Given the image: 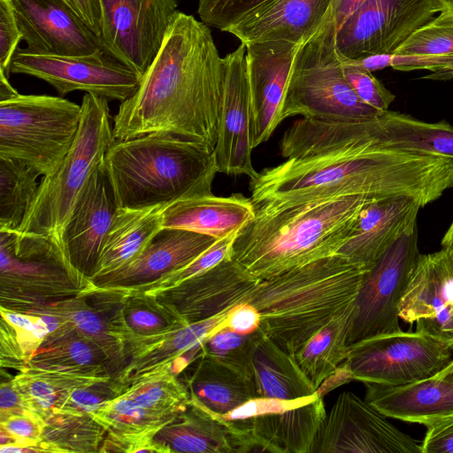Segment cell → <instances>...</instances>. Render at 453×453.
<instances>
[{"label": "cell", "mask_w": 453, "mask_h": 453, "mask_svg": "<svg viewBox=\"0 0 453 453\" xmlns=\"http://www.w3.org/2000/svg\"><path fill=\"white\" fill-rule=\"evenodd\" d=\"M445 10L453 11V0H441Z\"/></svg>", "instance_id": "cell-60"}, {"label": "cell", "mask_w": 453, "mask_h": 453, "mask_svg": "<svg viewBox=\"0 0 453 453\" xmlns=\"http://www.w3.org/2000/svg\"><path fill=\"white\" fill-rule=\"evenodd\" d=\"M217 240L189 230L164 227L131 262L89 280L97 288L137 289L187 266Z\"/></svg>", "instance_id": "cell-24"}, {"label": "cell", "mask_w": 453, "mask_h": 453, "mask_svg": "<svg viewBox=\"0 0 453 453\" xmlns=\"http://www.w3.org/2000/svg\"><path fill=\"white\" fill-rule=\"evenodd\" d=\"M340 59L344 75L357 97L377 111L389 110L395 96L373 76L372 72L350 60L341 58Z\"/></svg>", "instance_id": "cell-48"}, {"label": "cell", "mask_w": 453, "mask_h": 453, "mask_svg": "<svg viewBox=\"0 0 453 453\" xmlns=\"http://www.w3.org/2000/svg\"><path fill=\"white\" fill-rule=\"evenodd\" d=\"M388 65L397 71H432L424 79H453V11L441 12L412 33L388 54Z\"/></svg>", "instance_id": "cell-32"}, {"label": "cell", "mask_w": 453, "mask_h": 453, "mask_svg": "<svg viewBox=\"0 0 453 453\" xmlns=\"http://www.w3.org/2000/svg\"><path fill=\"white\" fill-rule=\"evenodd\" d=\"M346 196L287 206L255 205L236 234L230 257L260 281L334 255L372 200Z\"/></svg>", "instance_id": "cell-3"}, {"label": "cell", "mask_w": 453, "mask_h": 453, "mask_svg": "<svg viewBox=\"0 0 453 453\" xmlns=\"http://www.w3.org/2000/svg\"><path fill=\"white\" fill-rule=\"evenodd\" d=\"M190 402L223 416L257 397L251 380L234 369L202 355L179 375Z\"/></svg>", "instance_id": "cell-31"}, {"label": "cell", "mask_w": 453, "mask_h": 453, "mask_svg": "<svg viewBox=\"0 0 453 453\" xmlns=\"http://www.w3.org/2000/svg\"><path fill=\"white\" fill-rule=\"evenodd\" d=\"M259 311L250 303L231 308L225 319V326L241 334H250L260 328Z\"/></svg>", "instance_id": "cell-53"}, {"label": "cell", "mask_w": 453, "mask_h": 453, "mask_svg": "<svg viewBox=\"0 0 453 453\" xmlns=\"http://www.w3.org/2000/svg\"><path fill=\"white\" fill-rule=\"evenodd\" d=\"M251 381L257 397L295 400L317 394L295 357L278 347L264 332L253 354Z\"/></svg>", "instance_id": "cell-34"}, {"label": "cell", "mask_w": 453, "mask_h": 453, "mask_svg": "<svg viewBox=\"0 0 453 453\" xmlns=\"http://www.w3.org/2000/svg\"><path fill=\"white\" fill-rule=\"evenodd\" d=\"M120 395L166 417H175L190 403L186 386L173 372L142 378L124 388Z\"/></svg>", "instance_id": "cell-41"}, {"label": "cell", "mask_w": 453, "mask_h": 453, "mask_svg": "<svg viewBox=\"0 0 453 453\" xmlns=\"http://www.w3.org/2000/svg\"><path fill=\"white\" fill-rule=\"evenodd\" d=\"M165 206L118 207L89 279L116 271L134 259L164 228Z\"/></svg>", "instance_id": "cell-33"}, {"label": "cell", "mask_w": 453, "mask_h": 453, "mask_svg": "<svg viewBox=\"0 0 453 453\" xmlns=\"http://www.w3.org/2000/svg\"><path fill=\"white\" fill-rule=\"evenodd\" d=\"M228 311L154 336H128L125 363L112 376L120 394L124 388L144 377L166 372L178 376L187 367L184 355L202 347L211 334L225 326Z\"/></svg>", "instance_id": "cell-23"}, {"label": "cell", "mask_w": 453, "mask_h": 453, "mask_svg": "<svg viewBox=\"0 0 453 453\" xmlns=\"http://www.w3.org/2000/svg\"><path fill=\"white\" fill-rule=\"evenodd\" d=\"M153 441L161 453H246L255 449L244 430L191 402Z\"/></svg>", "instance_id": "cell-27"}, {"label": "cell", "mask_w": 453, "mask_h": 453, "mask_svg": "<svg viewBox=\"0 0 453 453\" xmlns=\"http://www.w3.org/2000/svg\"><path fill=\"white\" fill-rule=\"evenodd\" d=\"M119 395L120 388L111 377L87 387L73 389L65 398L58 410L90 414Z\"/></svg>", "instance_id": "cell-49"}, {"label": "cell", "mask_w": 453, "mask_h": 453, "mask_svg": "<svg viewBox=\"0 0 453 453\" xmlns=\"http://www.w3.org/2000/svg\"><path fill=\"white\" fill-rule=\"evenodd\" d=\"M263 331L241 334L223 326L202 343L203 356L215 359L251 380L252 357Z\"/></svg>", "instance_id": "cell-43"}, {"label": "cell", "mask_w": 453, "mask_h": 453, "mask_svg": "<svg viewBox=\"0 0 453 453\" xmlns=\"http://www.w3.org/2000/svg\"><path fill=\"white\" fill-rule=\"evenodd\" d=\"M123 319L128 330L126 339L131 335L154 336L188 325L160 304L154 296L137 290H127Z\"/></svg>", "instance_id": "cell-42"}, {"label": "cell", "mask_w": 453, "mask_h": 453, "mask_svg": "<svg viewBox=\"0 0 453 453\" xmlns=\"http://www.w3.org/2000/svg\"><path fill=\"white\" fill-rule=\"evenodd\" d=\"M28 412L33 411L28 408L22 398L12 378L4 381L3 380L0 387V418L11 414H23Z\"/></svg>", "instance_id": "cell-54"}, {"label": "cell", "mask_w": 453, "mask_h": 453, "mask_svg": "<svg viewBox=\"0 0 453 453\" xmlns=\"http://www.w3.org/2000/svg\"><path fill=\"white\" fill-rule=\"evenodd\" d=\"M64 1L100 39L102 19L100 0Z\"/></svg>", "instance_id": "cell-55"}, {"label": "cell", "mask_w": 453, "mask_h": 453, "mask_svg": "<svg viewBox=\"0 0 453 453\" xmlns=\"http://www.w3.org/2000/svg\"><path fill=\"white\" fill-rule=\"evenodd\" d=\"M75 140L60 164L42 176L18 229L52 236L63 245L66 222L89 176L115 142L108 101L86 93Z\"/></svg>", "instance_id": "cell-6"}, {"label": "cell", "mask_w": 453, "mask_h": 453, "mask_svg": "<svg viewBox=\"0 0 453 453\" xmlns=\"http://www.w3.org/2000/svg\"><path fill=\"white\" fill-rule=\"evenodd\" d=\"M27 50L82 56L103 50L99 37L64 0H12Z\"/></svg>", "instance_id": "cell-20"}, {"label": "cell", "mask_w": 453, "mask_h": 453, "mask_svg": "<svg viewBox=\"0 0 453 453\" xmlns=\"http://www.w3.org/2000/svg\"><path fill=\"white\" fill-rule=\"evenodd\" d=\"M90 414L107 433L138 440H152L174 418L146 410L123 395L109 400Z\"/></svg>", "instance_id": "cell-40"}, {"label": "cell", "mask_w": 453, "mask_h": 453, "mask_svg": "<svg viewBox=\"0 0 453 453\" xmlns=\"http://www.w3.org/2000/svg\"><path fill=\"white\" fill-rule=\"evenodd\" d=\"M399 317L453 349V270L441 249L420 254L399 306Z\"/></svg>", "instance_id": "cell-21"}, {"label": "cell", "mask_w": 453, "mask_h": 453, "mask_svg": "<svg viewBox=\"0 0 453 453\" xmlns=\"http://www.w3.org/2000/svg\"><path fill=\"white\" fill-rule=\"evenodd\" d=\"M334 0H271L227 32L242 43L287 41L304 44L325 25Z\"/></svg>", "instance_id": "cell-25"}, {"label": "cell", "mask_w": 453, "mask_h": 453, "mask_svg": "<svg viewBox=\"0 0 453 453\" xmlns=\"http://www.w3.org/2000/svg\"><path fill=\"white\" fill-rule=\"evenodd\" d=\"M452 350L429 334L401 330L349 345L342 365L362 383L399 387L436 375L452 359Z\"/></svg>", "instance_id": "cell-11"}, {"label": "cell", "mask_w": 453, "mask_h": 453, "mask_svg": "<svg viewBox=\"0 0 453 453\" xmlns=\"http://www.w3.org/2000/svg\"><path fill=\"white\" fill-rule=\"evenodd\" d=\"M250 96L251 145L266 142L280 124V114L294 58L301 45L287 41L246 43Z\"/></svg>", "instance_id": "cell-19"}, {"label": "cell", "mask_w": 453, "mask_h": 453, "mask_svg": "<svg viewBox=\"0 0 453 453\" xmlns=\"http://www.w3.org/2000/svg\"><path fill=\"white\" fill-rule=\"evenodd\" d=\"M44 420L33 412L11 414L0 418V428L6 431L14 443L39 448L42 438Z\"/></svg>", "instance_id": "cell-50"}, {"label": "cell", "mask_w": 453, "mask_h": 453, "mask_svg": "<svg viewBox=\"0 0 453 453\" xmlns=\"http://www.w3.org/2000/svg\"><path fill=\"white\" fill-rule=\"evenodd\" d=\"M118 207L103 159L81 190L62 237L70 262L88 279L93 275Z\"/></svg>", "instance_id": "cell-22"}, {"label": "cell", "mask_w": 453, "mask_h": 453, "mask_svg": "<svg viewBox=\"0 0 453 453\" xmlns=\"http://www.w3.org/2000/svg\"><path fill=\"white\" fill-rule=\"evenodd\" d=\"M364 1L334 0L328 18L334 21L336 30Z\"/></svg>", "instance_id": "cell-56"}, {"label": "cell", "mask_w": 453, "mask_h": 453, "mask_svg": "<svg viewBox=\"0 0 453 453\" xmlns=\"http://www.w3.org/2000/svg\"><path fill=\"white\" fill-rule=\"evenodd\" d=\"M39 172L27 164L0 157V230H18L40 182Z\"/></svg>", "instance_id": "cell-39"}, {"label": "cell", "mask_w": 453, "mask_h": 453, "mask_svg": "<svg viewBox=\"0 0 453 453\" xmlns=\"http://www.w3.org/2000/svg\"><path fill=\"white\" fill-rule=\"evenodd\" d=\"M81 105L63 96L18 94L0 101V157L51 173L72 147Z\"/></svg>", "instance_id": "cell-9"}, {"label": "cell", "mask_w": 453, "mask_h": 453, "mask_svg": "<svg viewBox=\"0 0 453 453\" xmlns=\"http://www.w3.org/2000/svg\"><path fill=\"white\" fill-rule=\"evenodd\" d=\"M434 376L438 379L453 382V357L450 362Z\"/></svg>", "instance_id": "cell-59"}, {"label": "cell", "mask_w": 453, "mask_h": 453, "mask_svg": "<svg viewBox=\"0 0 453 453\" xmlns=\"http://www.w3.org/2000/svg\"><path fill=\"white\" fill-rule=\"evenodd\" d=\"M8 78L0 73V101L7 100L18 95V91L10 84Z\"/></svg>", "instance_id": "cell-58"}, {"label": "cell", "mask_w": 453, "mask_h": 453, "mask_svg": "<svg viewBox=\"0 0 453 453\" xmlns=\"http://www.w3.org/2000/svg\"><path fill=\"white\" fill-rule=\"evenodd\" d=\"M22 35L18 26L12 0H0V73L7 77L11 63Z\"/></svg>", "instance_id": "cell-51"}, {"label": "cell", "mask_w": 453, "mask_h": 453, "mask_svg": "<svg viewBox=\"0 0 453 453\" xmlns=\"http://www.w3.org/2000/svg\"><path fill=\"white\" fill-rule=\"evenodd\" d=\"M441 250L446 254L453 270V219L441 239Z\"/></svg>", "instance_id": "cell-57"}, {"label": "cell", "mask_w": 453, "mask_h": 453, "mask_svg": "<svg viewBox=\"0 0 453 453\" xmlns=\"http://www.w3.org/2000/svg\"><path fill=\"white\" fill-rule=\"evenodd\" d=\"M103 50L141 76L178 12L177 0H100Z\"/></svg>", "instance_id": "cell-15"}, {"label": "cell", "mask_w": 453, "mask_h": 453, "mask_svg": "<svg viewBox=\"0 0 453 453\" xmlns=\"http://www.w3.org/2000/svg\"><path fill=\"white\" fill-rule=\"evenodd\" d=\"M119 207L167 205L212 194L214 150L166 133L115 140L104 157Z\"/></svg>", "instance_id": "cell-5"}, {"label": "cell", "mask_w": 453, "mask_h": 453, "mask_svg": "<svg viewBox=\"0 0 453 453\" xmlns=\"http://www.w3.org/2000/svg\"><path fill=\"white\" fill-rule=\"evenodd\" d=\"M286 158L250 180L254 205L287 206L346 196H408L420 207L453 188V159L372 149L360 120L299 119L280 143Z\"/></svg>", "instance_id": "cell-1"}, {"label": "cell", "mask_w": 453, "mask_h": 453, "mask_svg": "<svg viewBox=\"0 0 453 453\" xmlns=\"http://www.w3.org/2000/svg\"><path fill=\"white\" fill-rule=\"evenodd\" d=\"M420 208L408 196L372 200L363 209L353 234L336 254L369 269L400 236L417 226Z\"/></svg>", "instance_id": "cell-26"}, {"label": "cell", "mask_w": 453, "mask_h": 453, "mask_svg": "<svg viewBox=\"0 0 453 453\" xmlns=\"http://www.w3.org/2000/svg\"><path fill=\"white\" fill-rule=\"evenodd\" d=\"M444 10L441 0H365L337 29V53L347 60L393 54Z\"/></svg>", "instance_id": "cell-12"}, {"label": "cell", "mask_w": 453, "mask_h": 453, "mask_svg": "<svg viewBox=\"0 0 453 453\" xmlns=\"http://www.w3.org/2000/svg\"><path fill=\"white\" fill-rule=\"evenodd\" d=\"M27 367L67 368L112 375L111 360L103 349L64 324L45 338L27 362Z\"/></svg>", "instance_id": "cell-36"}, {"label": "cell", "mask_w": 453, "mask_h": 453, "mask_svg": "<svg viewBox=\"0 0 453 453\" xmlns=\"http://www.w3.org/2000/svg\"><path fill=\"white\" fill-rule=\"evenodd\" d=\"M237 233L217 240L208 250L187 266L164 276L150 285L134 290L152 295L171 288L191 277L210 270L230 257L231 247Z\"/></svg>", "instance_id": "cell-45"}, {"label": "cell", "mask_w": 453, "mask_h": 453, "mask_svg": "<svg viewBox=\"0 0 453 453\" xmlns=\"http://www.w3.org/2000/svg\"><path fill=\"white\" fill-rule=\"evenodd\" d=\"M326 415L317 393L295 400L255 397L219 417L244 430L256 452L310 453Z\"/></svg>", "instance_id": "cell-14"}, {"label": "cell", "mask_w": 453, "mask_h": 453, "mask_svg": "<svg viewBox=\"0 0 453 453\" xmlns=\"http://www.w3.org/2000/svg\"><path fill=\"white\" fill-rule=\"evenodd\" d=\"M224 62L209 26L177 12L134 94L113 117L116 140L166 133L214 150Z\"/></svg>", "instance_id": "cell-2"}, {"label": "cell", "mask_w": 453, "mask_h": 453, "mask_svg": "<svg viewBox=\"0 0 453 453\" xmlns=\"http://www.w3.org/2000/svg\"><path fill=\"white\" fill-rule=\"evenodd\" d=\"M12 380L28 408L43 420L58 411L65 398L53 383L33 372H19Z\"/></svg>", "instance_id": "cell-46"}, {"label": "cell", "mask_w": 453, "mask_h": 453, "mask_svg": "<svg viewBox=\"0 0 453 453\" xmlns=\"http://www.w3.org/2000/svg\"><path fill=\"white\" fill-rule=\"evenodd\" d=\"M94 288L54 237L0 230L1 306L17 310L81 296Z\"/></svg>", "instance_id": "cell-8"}, {"label": "cell", "mask_w": 453, "mask_h": 453, "mask_svg": "<svg viewBox=\"0 0 453 453\" xmlns=\"http://www.w3.org/2000/svg\"><path fill=\"white\" fill-rule=\"evenodd\" d=\"M425 426L426 433L421 441L422 453H453V416Z\"/></svg>", "instance_id": "cell-52"}, {"label": "cell", "mask_w": 453, "mask_h": 453, "mask_svg": "<svg viewBox=\"0 0 453 453\" xmlns=\"http://www.w3.org/2000/svg\"><path fill=\"white\" fill-rule=\"evenodd\" d=\"M1 318L14 329L27 362L45 338L61 326L60 320L50 314H29L1 306Z\"/></svg>", "instance_id": "cell-44"}, {"label": "cell", "mask_w": 453, "mask_h": 453, "mask_svg": "<svg viewBox=\"0 0 453 453\" xmlns=\"http://www.w3.org/2000/svg\"><path fill=\"white\" fill-rule=\"evenodd\" d=\"M105 428L91 414L55 411L44 419L42 452H99Z\"/></svg>", "instance_id": "cell-38"}, {"label": "cell", "mask_w": 453, "mask_h": 453, "mask_svg": "<svg viewBox=\"0 0 453 453\" xmlns=\"http://www.w3.org/2000/svg\"><path fill=\"white\" fill-rule=\"evenodd\" d=\"M336 27L329 18L301 45L291 67L281 104L280 123L289 117L349 122L380 111L364 104L348 82L335 47Z\"/></svg>", "instance_id": "cell-7"}, {"label": "cell", "mask_w": 453, "mask_h": 453, "mask_svg": "<svg viewBox=\"0 0 453 453\" xmlns=\"http://www.w3.org/2000/svg\"><path fill=\"white\" fill-rule=\"evenodd\" d=\"M259 282L228 257L210 270L152 296L184 323L190 324L247 302Z\"/></svg>", "instance_id": "cell-18"}, {"label": "cell", "mask_w": 453, "mask_h": 453, "mask_svg": "<svg viewBox=\"0 0 453 453\" xmlns=\"http://www.w3.org/2000/svg\"><path fill=\"white\" fill-rule=\"evenodd\" d=\"M350 310L351 306L315 333L294 356L316 389L347 358L346 338Z\"/></svg>", "instance_id": "cell-37"}, {"label": "cell", "mask_w": 453, "mask_h": 453, "mask_svg": "<svg viewBox=\"0 0 453 453\" xmlns=\"http://www.w3.org/2000/svg\"><path fill=\"white\" fill-rule=\"evenodd\" d=\"M224 79L219 132L214 149L218 173L246 175L258 173L252 164L250 96L246 46L242 43L223 58Z\"/></svg>", "instance_id": "cell-17"}, {"label": "cell", "mask_w": 453, "mask_h": 453, "mask_svg": "<svg viewBox=\"0 0 453 453\" xmlns=\"http://www.w3.org/2000/svg\"><path fill=\"white\" fill-rule=\"evenodd\" d=\"M354 393L339 395L310 453H422L421 441L400 431Z\"/></svg>", "instance_id": "cell-16"}, {"label": "cell", "mask_w": 453, "mask_h": 453, "mask_svg": "<svg viewBox=\"0 0 453 453\" xmlns=\"http://www.w3.org/2000/svg\"><path fill=\"white\" fill-rule=\"evenodd\" d=\"M420 254L415 226L400 236L366 271L351 305L348 347L402 330L399 306Z\"/></svg>", "instance_id": "cell-10"}, {"label": "cell", "mask_w": 453, "mask_h": 453, "mask_svg": "<svg viewBox=\"0 0 453 453\" xmlns=\"http://www.w3.org/2000/svg\"><path fill=\"white\" fill-rule=\"evenodd\" d=\"M373 149L401 150L453 159V125L426 122L390 110L362 120Z\"/></svg>", "instance_id": "cell-29"}, {"label": "cell", "mask_w": 453, "mask_h": 453, "mask_svg": "<svg viewBox=\"0 0 453 453\" xmlns=\"http://www.w3.org/2000/svg\"><path fill=\"white\" fill-rule=\"evenodd\" d=\"M368 269L334 254L260 281L247 302L260 313V329L295 356L353 303Z\"/></svg>", "instance_id": "cell-4"}, {"label": "cell", "mask_w": 453, "mask_h": 453, "mask_svg": "<svg viewBox=\"0 0 453 453\" xmlns=\"http://www.w3.org/2000/svg\"><path fill=\"white\" fill-rule=\"evenodd\" d=\"M18 311L29 314H50L61 324L74 328L96 342L111 360L116 374L125 363V342L104 317L95 310L83 295L58 301L23 305Z\"/></svg>", "instance_id": "cell-35"}, {"label": "cell", "mask_w": 453, "mask_h": 453, "mask_svg": "<svg viewBox=\"0 0 453 453\" xmlns=\"http://www.w3.org/2000/svg\"><path fill=\"white\" fill-rule=\"evenodd\" d=\"M255 217L251 198L242 194H213L177 200L165 206L163 226L225 238L238 232Z\"/></svg>", "instance_id": "cell-30"}, {"label": "cell", "mask_w": 453, "mask_h": 453, "mask_svg": "<svg viewBox=\"0 0 453 453\" xmlns=\"http://www.w3.org/2000/svg\"><path fill=\"white\" fill-rule=\"evenodd\" d=\"M271 0H198L197 13L209 27L227 32Z\"/></svg>", "instance_id": "cell-47"}, {"label": "cell", "mask_w": 453, "mask_h": 453, "mask_svg": "<svg viewBox=\"0 0 453 453\" xmlns=\"http://www.w3.org/2000/svg\"><path fill=\"white\" fill-rule=\"evenodd\" d=\"M365 401L388 418L424 426L453 416V382L435 376L389 387L364 382Z\"/></svg>", "instance_id": "cell-28"}, {"label": "cell", "mask_w": 453, "mask_h": 453, "mask_svg": "<svg viewBox=\"0 0 453 453\" xmlns=\"http://www.w3.org/2000/svg\"><path fill=\"white\" fill-rule=\"evenodd\" d=\"M11 73L42 80L63 96L76 90L120 103L132 96L142 76L104 50L82 56L51 55L18 49Z\"/></svg>", "instance_id": "cell-13"}]
</instances>
